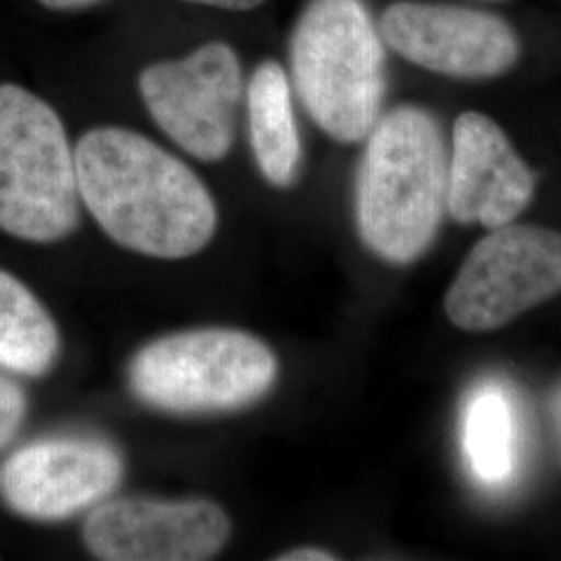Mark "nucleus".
<instances>
[{
    "mask_svg": "<svg viewBox=\"0 0 561 561\" xmlns=\"http://www.w3.org/2000/svg\"><path fill=\"white\" fill-rule=\"evenodd\" d=\"M59 350V329L46 306L25 283L0 271V368L41 377L55 366Z\"/></svg>",
    "mask_w": 561,
    "mask_h": 561,
    "instance_id": "4468645a",
    "label": "nucleus"
},
{
    "mask_svg": "<svg viewBox=\"0 0 561 561\" xmlns=\"http://www.w3.org/2000/svg\"><path fill=\"white\" fill-rule=\"evenodd\" d=\"M250 146L262 178L289 187L300 171L301 141L291 83L277 60H262L248 83Z\"/></svg>",
    "mask_w": 561,
    "mask_h": 561,
    "instance_id": "f8f14e48",
    "label": "nucleus"
},
{
    "mask_svg": "<svg viewBox=\"0 0 561 561\" xmlns=\"http://www.w3.org/2000/svg\"><path fill=\"white\" fill-rule=\"evenodd\" d=\"M518 416L500 385H482L468 401L461 422V447L474 479L503 486L518 466Z\"/></svg>",
    "mask_w": 561,
    "mask_h": 561,
    "instance_id": "ddd939ff",
    "label": "nucleus"
},
{
    "mask_svg": "<svg viewBox=\"0 0 561 561\" xmlns=\"http://www.w3.org/2000/svg\"><path fill=\"white\" fill-rule=\"evenodd\" d=\"M76 152L57 111L18 83H0V229L53 243L80 225Z\"/></svg>",
    "mask_w": 561,
    "mask_h": 561,
    "instance_id": "20e7f679",
    "label": "nucleus"
},
{
    "mask_svg": "<svg viewBox=\"0 0 561 561\" xmlns=\"http://www.w3.org/2000/svg\"><path fill=\"white\" fill-rule=\"evenodd\" d=\"M279 561H333L337 560L331 551L319 547H298L291 551H285L277 558Z\"/></svg>",
    "mask_w": 561,
    "mask_h": 561,
    "instance_id": "dca6fc26",
    "label": "nucleus"
},
{
    "mask_svg": "<svg viewBox=\"0 0 561 561\" xmlns=\"http://www.w3.org/2000/svg\"><path fill=\"white\" fill-rule=\"evenodd\" d=\"M183 2L213 7V9H222V11H252V9L261 7L264 0H183Z\"/></svg>",
    "mask_w": 561,
    "mask_h": 561,
    "instance_id": "f3484780",
    "label": "nucleus"
},
{
    "mask_svg": "<svg viewBox=\"0 0 561 561\" xmlns=\"http://www.w3.org/2000/svg\"><path fill=\"white\" fill-rule=\"evenodd\" d=\"M81 204L102 231L141 256L202 252L219 213L204 181L159 144L125 127H96L76 146Z\"/></svg>",
    "mask_w": 561,
    "mask_h": 561,
    "instance_id": "f257e3e1",
    "label": "nucleus"
},
{
    "mask_svg": "<svg viewBox=\"0 0 561 561\" xmlns=\"http://www.w3.org/2000/svg\"><path fill=\"white\" fill-rule=\"evenodd\" d=\"M551 424H553V433H556V442H558L561 456V385L551 398Z\"/></svg>",
    "mask_w": 561,
    "mask_h": 561,
    "instance_id": "6ab92c4d",
    "label": "nucleus"
},
{
    "mask_svg": "<svg viewBox=\"0 0 561 561\" xmlns=\"http://www.w3.org/2000/svg\"><path fill=\"white\" fill-rule=\"evenodd\" d=\"M289 62L304 108L327 136L354 144L370 134L385 99V50L362 0H310Z\"/></svg>",
    "mask_w": 561,
    "mask_h": 561,
    "instance_id": "7ed1b4c3",
    "label": "nucleus"
},
{
    "mask_svg": "<svg viewBox=\"0 0 561 561\" xmlns=\"http://www.w3.org/2000/svg\"><path fill=\"white\" fill-rule=\"evenodd\" d=\"M273 350L240 329L206 327L144 345L129 364L138 400L171 414L240 410L277 381Z\"/></svg>",
    "mask_w": 561,
    "mask_h": 561,
    "instance_id": "39448f33",
    "label": "nucleus"
},
{
    "mask_svg": "<svg viewBox=\"0 0 561 561\" xmlns=\"http://www.w3.org/2000/svg\"><path fill=\"white\" fill-rule=\"evenodd\" d=\"M38 2L50 11H81L99 4L102 0H38Z\"/></svg>",
    "mask_w": 561,
    "mask_h": 561,
    "instance_id": "a211bd4d",
    "label": "nucleus"
},
{
    "mask_svg": "<svg viewBox=\"0 0 561 561\" xmlns=\"http://www.w3.org/2000/svg\"><path fill=\"white\" fill-rule=\"evenodd\" d=\"M138 88L154 123L181 150L202 162L229 154L243 94L240 59L229 44L208 42L183 59L152 62Z\"/></svg>",
    "mask_w": 561,
    "mask_h": 561,
    "instance_id": "0eeeda50",
    "label": "nucleus"
},
{
    "mask_svg": "<svg viewBox=\"0 0 561 561\" xmlns=\"http://www.w3.org/2000/svg\"><path fill=\"white\" fill-rule=\"evenodd\" d=\"M535 178L503 134L482 113H463L454 125L447 167V208L463 225L497 229L518 219L533 201Z\"/></svg>",
    "mask_w": 561,
    "mask_h": 561,
    "instance_id": "9b49d317",
    "label": "nucleus"
},
{
    "mask_svg": "<svg viewBox=\"0 0 561 561\" xmlns=\"http://www.w3.org/2000/svg\"><path fill=\"white\" fill-rule=\"evenodd\" d=\"M123 479V458L99 437H50L18 449L0 466V497L38 522L73 518L104 502Z\"/></svg>",
    "mask_w": 561,
    "mask_h": 561,
    "instance_id": "6e6552de",
    "label": "nucleus"
},
{
    "mask_svg": "<svg viewBox=\"0 0 561 561\" xmlns=\"http://www.w3.org/2000/svg\"><path fill=\"white\" fill-rule=\"evenodd\" d=\"M560 294V231L510 222L472 248L447 291L445 312L463 331L486 333Z\"/></svg>",
    "mask_w": 561,
    "mask_h": 561,
    "instance_id": "423d86ee",
    "label": "nucleus"
},
{
    "mask_svg": "<svg viewBox=\"0 0 561 561\" xmlns=\"http://www.w3.org/2000/svg\"><path fill=\"white\" fill-rule=\"evenodd\" d=\"M356 178V222L366 248L393 264L421 259L447 206V157L437 121L403 104L366 136Z\"/></svg>",
    "mask_w": 561,
    "mask_h": 561,
    "instance_id": "f03ea898",
    "label": "nucleus"
},
{
    "mask_svg": "<svg viewBox=\"0 0 561 561\" xmlns=\"http://www.w3.org/2000/svg\"><path fill=\"white\" fill-rule=\"evenodd\" d=\"M379 27L400 57L449 78H497L520 55L505 21L466 7L400 0L382 11Z\"/></svg>",
    "mask_w": 561,
    "mask_h": 561,
    "instance_id": "9d476101",
    "label": "nucleus"
},
{
    "mask_svg": "<svg viewBox=\"0 0 561 561\" xmlns=\"http://www.w3.org/2000/svg\"><path fill=\"white\" fill-rule=\"evenodd\" d=\"M231 537V522L208 500H104L83 524V541L104 561H201Z\"/></svg>",
    "mask_w": 561,
    "mask_h": 561,
    "instance_id": "1a4fd4ad",
    "label": "nucleus"
},
{
    "mask_svg": "<svg viewBox=\"0 0 561 561\" xmlns=\"http://www.w3.org/2000/svg\"><path fill=\"white\" fill-rule=\"evenodd\" d=\"M27 412V400L20 385L0 375V449L20 433Z\"/></svg>",
    "mask_w": 561,
    "mask_h": 561,
    "instance_id": "2eb2a0df",
    "label": "nucleus"
}]
</instances>
